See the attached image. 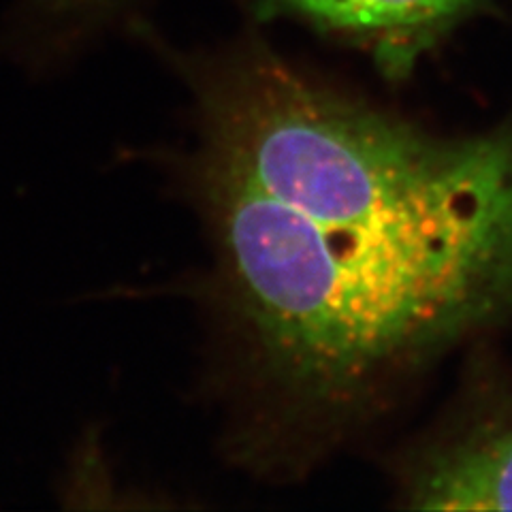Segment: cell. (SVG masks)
Segmentation results:
<instances>
[{"label": "cell", "instance_id": "1", "mask_svg": "<svg viewBox=\"0 0 512 512\" xmlns=\"http://www.w3.org/2000/svg\"><path fill=\"white\" fill-rule=\"evenodd\" d=\"M199 192L252 367L340 414L512 312V122L440 135L263 47L201 79Z\"/></svg>", "mask_w": 512, "mask_h": 512}, {"label": "cell", "instance_id": "4", "mask_svg": "<svg viewBox=\"0 0 512 512\" xmlns=\"http://www.w3.org/2000/svg\"><path fill=\"white\" fill-rule=\"evenodd\" d=\"M118 0H41V5L56 18L84 20L114 7Z\"/></svg>", "mask_w": 512, "mask_h": 512}, {"label": "cell", "instance_id": "2", "mask_svg": "<svg viewBox=\"0 0 512 512\" xmlns=\"http://www.w3.org/2000/svg\"><path fill=\"white\" fill-rule=\"evenodd\" d=\"M267 13L306 20L355 41L391 73L408 71L427 47L483 0H259Z\"/></svg>", "mask_w": 512, "mask_h": 512}, {"label": "cell", "instance_id": "3", "mask_svg": "<svg viewBox=\"0 0 512 512\" xmlns=\"http://www.w3.org/2000/svg\"><path fill=\"white\" fill-rule=\"evenodd\" d=\"M412 508L512 510V412L425 453L406 480Z\"/></svg>", "mask_w": 512, "mask_h": 512}]
</instances>
